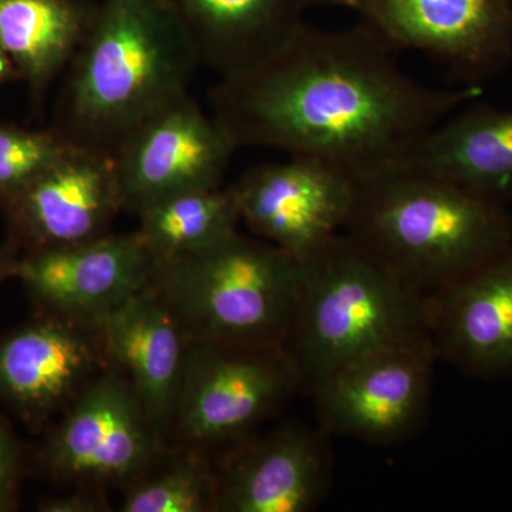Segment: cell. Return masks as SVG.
<instances>
[{"instance_id": "24", "label": "cell", "mask_w": 512, "mask_h": 512, "mask_svg": "<svg viewBox=\"0 0 512 512\" xmlns=\"http://www.w3.org/2000/svg\"><path fill=\"white\" fill-rule=\"evenodd\" d=\"M39 510L45 512H101L109 511V504H107L104 494L101 493V487L80 485L73 494L45 501L40 505Z\"/></svg>"}, {"instance_id": "26", "label": "cell", "mask_w": 512, "mask_h": 512, "mask_svg": "<svg viewBox=\"0 0 512 512\" xmlns=\"http://www.w3.org/2000/svg\"><path fill=\"white\" fill-rule=\"evenodd\" d=\"M15 80H20L18 69H16L15 63L12 62L5 49L0 46V87L3 84L15 82Z\"/></svg>"}, {"instance_id": "7", "label": "cell", "mask_w": 512, "mask_h": 512, "mask_svg": "<svg viewBox=\"0 0 512 512\" xmlns=\"http://www.w3.org/2000/svg\"><path fill=\"white\" fill-rule=\"evenodd\" d=\"M167 450L130 379L111 365L73 400L47 441L45 461L57 478L103 488L140 480Z\"/></svg>"}, {"instance_id": "28", "label": "cell", "mask_w": 512, "mask_h": 512, "mask_svg": "<svg viewBox=\"0 0 512 512\" xmlns=\"http://www.w3.org/2000/svg\"><path fill=\"white\" fill-rule=\"evenodd\" d=\"M12 507H15V500L0 498V512L12 510Z\"/></svg>"}, {"instance_id": "15", "label": "cell", "mask_w": 512, "mask_h": 512, "mask_svg": "<svg viewBox=\"0 0 512 512\" xmlns=\"http://www.w3.org/2000/svg\"><path fill=\"white\" fill-rule=\"evenodd\" d=\"M437 359L477 379L512 377V245L426 296Z\"/></svg>"}, {"instance_id": "12", "label": "cell", "mask_w": 512, "mask_h": 512, "mask_svg": "<svg viewBox=\"0 0 512 512\" xmlns=\"http://www.w3.org/2000/svg\"><path fill=\"white\" fill-rule=\"evenodd\" d=\"M157 259L138 231L106 234L16 258L13 276L53 316L94 332L107 316L153 285Z\"/></svg>"}, {"instance_id": "9", "label": "cell", "mask_w": 512, "mask_h": 512, "mask_svg": "<svg viewBox=\"0 0 512 512\" xmlns=\"http://www.w3.org/2000/svg\"><path fill=\"white\" fill-rule=\"evenodd\" d=\"M396 50H417L467 84L512 60V0H328Z\"/></svg>"}, {"instance_id": "27", "label": "cell", "mask_w": 512, "mask_h": 512, "mask_svg": "<svg viewBox=\"0 0 512 512\" xmlns=\"http://www.w3.org/2000/svg\"><path fill=\"white\" fill-rule=\"evenodd\" d=\"M15 261L16 256L10 249H0V282L8 276H13Z\"/></svg>"}, {"instance_id": "3", "label": "cell", "mask_w": 512, "mask_h": 512, "mask_svg": "<svg viewBox=\"0 0 512 512\" xmlns=\"http://www.w3.org/2000/svg\"><path fill=\"white\" fill-rule=\"evenodd\" d=\"M404 284L429 296L512 245L507 205L394 167L357 180L343 231Z\"/></svg>"}, {"instance_id": "8", "label": "cell", "mask_w": 512, "mask_h": 512, "mask_svg": "<svg viewBox=\"0 0 512 512\" xmlns=\"http://www.w3.org/2000/svg\"><path fill=\"white\" fill-rule=\"evenodd\" d=\"M437 360L433 349L409 346L356 357L312 390L318 426L379 447L413 439L430 416Z\"/></svg>"}, {"instance_id": "19", "label": "cell", "mask_w": 512, "mask_h": 512, "mask_svg": "<svg viewBox=\"0 0 512 512\" xmlns=\"http://www.w3.org/2000/svg\"><path fill=\"white\" fill-rule=\"evenodd\" d=\"M471 103L430 128L400 167L433 175L508 207L512 202V109Z\"/></svg>"}, {"instance_id": "4", "label": "cell", "mask_w": 512, "mask_h": 512, "mask_svg": "<svg viewBox=\"0 0 512 512\" xmlns=\"http://www.w3.org/2000/svg\"><path fill=\"white\" fill-rule=\"evenodd\" d=\"M298 262V305L284 349L302 393L311 394L339 367L373 350H434L426 296L345 232Z\"/></svg>"}, {"instance_id": "23", "label": "cell", "mask_w": 512, "mask_h": 512, "mask_svg": "<svg viewBox=\"0 0 512 512\" xmlns=\"http://www.w3.org/2000/svg\"><path fill=\"white\" fill-rule=\"evenodd\" d=\"M72 146L53 128L30 130L0 123V197L28 185Z\"/></svg>"}, {"instance_id": "5", "label": "cell", "mask_w": 512, "mask_h": 512, "mask_svg": "<svg viewBox=\"0 0 512 512\" xmlns=\"http://www.w3.org/2000/svg\"><path fill=\"white\" fill-rule=\"evenodd\" d=\"M154 288L188 342L284 349L299 296V262L235 232L211 247L157 262Z\"/></svg>"}, {"instance_id": "25", "label": "cell", "mask_w": 512, "mask_h": 512, "mask_svg": "<svg viewBox=\"0 0 512 512\" xmlns=\"http://www.w3.org/2000/svg\"><path fill=\"white\" fill-rule=\"evenodd\" d=\"M19 476V450L8 427L0 423V498L15 500Z\"/></svg>"}, {"instance_id": "14", "label": "cell", "mask_w": 512, "mask_h": 512, "mask_svg": "<svg viewBox=\"0 0 512 512\" xmlns=\"http://www.w3.org/2000/svg\"><path fill=\"white\" fill-rule=\"evenodd\" d=\"M330 434L291 420L224 457L215 512H311L332 484Z\"/></svg>"}, {"instance_id": "1", "label": "cell", "mask_w": 512, "mask_h": 512, "mask_svg": "<svg viewBox=\"0 0 512 512\" xmlns=\"http://www.w3.org/2000/svg\"><path fill=\"white\" fill-rule=\"evenodd\" d=\"M366 26L303 23L274 55L218 77L211 114L238 148L318 158L359 178L400 167L430 128L477 100L481 84L431 89L410 79Z\"/></svg>"}, {"instance_id": "21", "label": "cell", "mask_w": 512, "mask_h": 512, "mask_svg": "<svg viewBox=\"0 0 512 512\" xmlns=\"http://www.w3.org/2000/svg\"><path fill=\"white\" fill-rule=\"evenodd\" d=\"M137 217L138 234L157 262L211 247L235 234L241 222L231 185L164 198L138 212Z\"/></svg>"}, {"instance_id": "11", "label": "cell", "mask_w": 512, "mask_h": 512, "mask_svg": "<svg viewBox=\"0 0 512 512\" xmlns=\"http://www.w3.org/2000/svg\"><path fill=\"white\" fill-rule=\"evenodd\" d=\"M241 222L296 261L340 234L357 194V178L318 158L289 156L256 165L231 185Z\"/></svg>"}, {"instance_id": "6", "label": "cell", "mask_w": 512, "mask_h": 512, "mask_svg": "<svg viewBox=\"0 0 512 512\" xmlns=\"http://www.w3.org/2000/svg\"><path fill=\"white\" fill-rule=\"evenodd\" d=\"M301 384L285 349L188 342L170 437L234 447L278 413Z\"/></svg>"}, {"instance_id": "18", "label": "cell", "mask_w": 512, "mask_h": 512, "mask_svg": "<svg viewBox=\"0 0 512 512\" xmlns=\"http://www.w3.org/2000/svg\"><path fill=\"white\" fill-rule=\"evenodd\" d=\"M201 66L218 77L274 55L306 23L318 0H167Z\"/></svg>"}, {"instance_id": "16", "label": "cell", "mask_w": 512, "mask_h": 512, "mask_svg": "<svg viewBox=\"0 0 512 512\" xmlns=\"http://www.w3.org/2000/svg\"><path fill=\"white\" fill-rule=\"evenodd\" d=\"M106 359L126 373L151 426L168 443L188 339L153 285L97 326Z\"/></svg>"}, {"instance_id": "2", "label": "cell", "mask_w": 512, "mask_h": 512, "mask_svg": "<svg viewBox=\"0 0 512 512\" xmlns=\"http://www.w3.org/2000/svg\"><path fill=\"white\" fill-rule=\"evenodd\" d=\"M200 66L167 0H101L63 72L52 128L73 146L114 154L190 94Z\"/></svg>"}, {"instance_id": "13", "label": "cell", "mask_w": 512, "mask_h": 512, "mask_svg": "<svg viewBox=\"0 0 512 512\" xmlns=\"http://www.w3.org/2000/svg\"><path fill=\"white\" fill-rule=\"evenodd\" d=\"M0 205L28 252L103 237L123 211L113 154L72 146L28 185L0 197Z\"/></svg>"}, {"instance_id": "22", "label": "cell", "mask_w": 512, "mask_h": 512, "mask_svg": "<svg viewBox=\"0 0 512 512\" xmlns=\"http://www.w3.org/2000/svg\"><path fill=\"white\" fill-rule=\"evenodd\" d=\"M217 503V474L194 450L128 485L123 512H210Z\"/></svg>"}, {"instance_id": "17", "label": "cell", "mask_w": 512, "mask_h": 512, "mask_svg": "<svg viewBox=\"0 0 512 512\" xmlns=\"http://www.w3.org/2000/svg\"><path fill=\"white\" fill-rule=\"evenodd\" d=\"M96 332L52 316L0 342V397L29 420L73 402L104 367Z\"/></svg>"}, {"instance_id": "10", "label": "cell", "mask_w": 512, "mask_h": 512, "mask_svg": "<svg viewBox=\"0 0 512 512\" xmlns=\"http://www.w3.org/2000/svg\"><path fill=\"white\" fill-rule=\"evenodd\" d=\"M231 134L190 94L144 121L114 151L123 211L222 187L235 151Z\"/></svg>"}, {"instance_id": "20", "label": "cell", "mask_w": 512, "mask_h": 512, "mask_svg": "<svg viewBox=\"0 0 512 512\" xmlns=\"http://www.w3.org/2000/svg\"><path fill=\"white\" fill-rule=\"evenodd\" d=\"M94 6L87 0H0V46L36 99L69 66Z\"/></svg>"}]
</instances>
